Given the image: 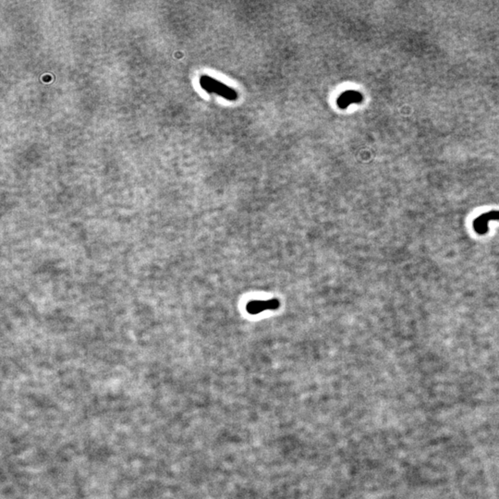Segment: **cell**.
<instances>
[{
  "label": "cell",
  "instance_id": "cell-1",
  "mask_svg": "<svg viewBox=\"0 0 499 499\" xmlns=\"http://www.w3.org/2000/svg\"><path fill=\"white\" fill-rule=\"evenodd\" d=\"M200 83L207 93L218 94L228 101H236L238 99V93L234 89L228 87L215 79L203 76L200 79Z\"/></svg>",
  "mask_w": 499,
  "mask_h": 499
},
{
  "label": "cell",
  "instance_id": "cell-2",
  "mask_svg": "<svg viewBox=\"0 0 499 499\" xmlns=\"http://www.w3.org/2000/svg\"><path fill=\"white\" fill-rule=\"evenodd\" d=\"M491 220H499V211H491L481 214L473 221V228L475 232L480 235H485L488 230V224Z\"/></svg>",
  "mask_w": 499,
  "mask_h": 499
},
{
  "label": "cell",
  "instance_id": "cell-3",
  "mask_svg": "<svg viewBox=\"0 0 499 499\" xmlns=\"http://www.w3.org/2000/svg\"><path fill=\"white\" fill-rule=\"evenodd\" d=\"M280 302L277 299L269 300H252L250 301L246 306V310L250 314H258L265 310H277L279 308Z\"/></svg>",
  "mask_w": 499,
  "mask_h": 499
},
{
  "label": "cell",
  "instance_id": "cell-4",
  "mask_svg": "<svg viewBox=\"0 0 499 499\" xmlns=\"http://www.w3.org/2000/svg\"><path fill=\"white\" fill-rule=\"evenodd\" d=\"M364 101V95L358 91H346L341 93L336 100L337 107L340 109H346L352 104H360Z\"/></svg>",
  "mask_w": 499,
  "mask_h": 499
}]
</instances>
